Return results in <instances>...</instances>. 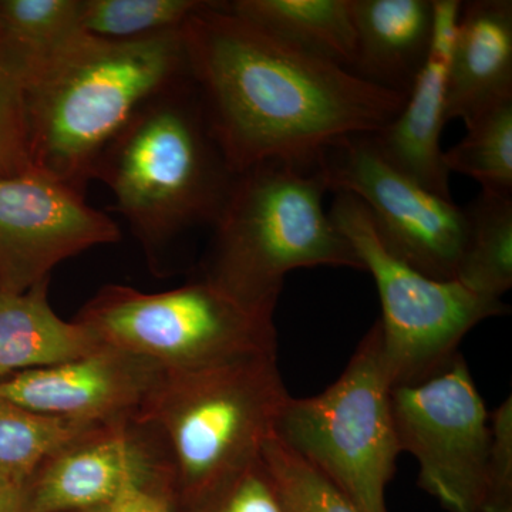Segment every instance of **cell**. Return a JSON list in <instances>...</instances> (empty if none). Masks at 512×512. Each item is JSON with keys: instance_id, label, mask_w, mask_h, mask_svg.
Returning a JSON list of instances; mask_svg holds the SVG:
<instances>
[{"instance_id": "cell-4", "label": "cell", "mask_w": 512, "mask_h": 512, "mask_svg": "<svg viewBox=\"0 0 512 512\" xmlns=\"http://www.w3.org/2000/svg\"><path fill=\"white\" fill-rule=\"evenodd\" d=\"M328 191L318 164L266 161L237 173L198 279L274 318L289 272L322 265L365 271L323 208Z\"/></svg>"}, {"instance_id": "cell-19", "label": "cell", "mask_w": 512, "mask_h": 512, "mask_svg": "<svg viewBox=\"0 0 512 512\" xmlns=\"http://www.w3.org/2000/svg\"><path fill=\"white\" fill-rule=\"evenodd\" d=\"M463 211L466 239L456 281L477 295L501 299L512 286V195L481 190Z\"/></svg>"}, {"instance_id": "cell-13", "label": "cell", "mask_w": 512, "mask_h": 512, "mask_svg": "<svg viewBox=\"0 0 512 512\" xmlns=\"http://www.w3.org/2000/svg\"><path fill=\"white\" fill-rule=\"evenodd\" d=\"M130 481L167 490L153 441L134 421L93 427L33 474L29 512L106 511Z\"/></svg>"}, {"instance_id": "cell-27", "label": "cell", "mask_w": 512, "mask_h": 512, "mask_svg": "<svg viewBox=\"0 0 512 512\" xmlns=\"http://www.w3.org/2000/svg\"><path fill=\"white\" fill-rule=\"evenodd\" d=\"M491 443L481 512H512V397L490 414Z\"/></svg>"}, {"instance_id": "cell-3", "label": "cell", "mask_w": 512, "mask_h": 512, "mask_svg": "<svg viewBox=\"0 0 512 512\" xmlns=\"http://www.w3.org/2000/svg\"><path fill=\"white\" fill-rule=\"evenodd\" d=\"M235 175L188 76L137 111L101 154L93 180L109 187L158 268L185 234L214 227Z\"/></svg>"}, {"instance_id": "cell-14", "label": "cell", "mask_w": 512, "mask_h": 512, "mask_svg": "<svg viewBox=\"0 0 512 512\" xmlns=\"http://www.w3.org/2000/svg\"><path fill=\"white\" fill-rule=\"evenodd\" d=\"M434 22L429 56L399 116L375 133L363 134L377 156L446 200L450 171L444 164L441 133L446 121L448 66L456 40L460 0H433Z\"/></svg>"}, {"instance_id": "cell-12", "label": "cell", "mask_w": 512, "mask_h": 512, "mask_svg": "<svg viewBox=\"0 0 512 512\" xmlns=\"http://www.w3.org/2000/svg\"><path fill=\"white\" fill-rule=\"evenodd\" d=\"M163 367L124 350L101 346L60 365L0 380V399L89 424L134 421Z\"/></svg>"}, {"instance_id": "cell-28", "label": "cell", "mask_w": 512, "mask_h": 512, "mask_svg": "<svg viewBox=\"0 0 512 512\" xmlns=\"http://www.w3.org/2000/svg\"><path fill=\"white\" fill-rule=\"evenodd\" d=\"M157 484L130 481L114 501L119 512H171L170 498Z\"/></svg>"}, {"instance_id": "cell-17", "label": "cell", "mask_w": 512, "mask_h": 512, "mask_svg": "<svg viewBox=\"0 0 512 512\" xmlns=\"http://www.w3.org/2000/svg\"><path fill=\"white\" fill-rule=\"evenodd\" d=\"M50 279L25 292H0V380L56 366L104 346L82 323L57 315Z\"/></svg>"}, {"instance_id": "cell-2", "label": "cell", "mask_w": 512, "mask_h": 512, "mask_svg": "<svg viewBox=\"0 0 512 512\" xmlns=\"http://www.w3.org/2000/svg\"><path fill=\"white\" fill-rule=\"evenodd\" d=\"M188 76L184 29L126 42L77 36L30 76L33 170L84 194L101 154L128 121Z\"/></svg>"}, {"instance_id": "cell-21", "label": "cell", "mask_w": 512, "mask_h": 512, "mask_svg": "<svg viewBox=\"0 0 512 512\" xmlns=\"http://www.w3.org/2000/svg\"><path fill=\"white\" fill-rule=\"evenodd\" d=\"M466 127V137L444 151L447 170L473 178L481 190L512 195V97L487 107Z\"/></svg>"}, {"instance_id": "cell-30", "label": "cell", "mask_w": 512, "mask_h": 512, "mask_svg": "<svg viewBox=\"0 0 512 512\" xmlns=\"http://www.w3.org/2000/svg\"><path fill=\"white\" fill-rule=\"evenodd\" d=\"M107 512H119V510H117L116 505L113 503L110 505V508L107 510Z\"/></svg>"}, {"instance_id": "cell-16", "label": "cell", "mask_w": 512, "mask_h": 512, "mask_svg": "<svg viewBox=\"0 0 512 512\" xmlns=\"http://www.w3.org/2000/svg\"><path fill=\"white\" fill-rule=\"evenodd\" d=\"M356 55L350 72L409 96L433 35V0H350Z\"/></svg>"}, {"instance_id": "cell-8", "label": "cell", "mask_w": 512, "mask_h": 512, "mask_svg": "<svg viewBox=\"0 0 512 512\" xmlns=\"http://www.w3.org/2000/svg\"><path fill=\"white\" fill-rule=\"evenodd\" d=\"M329 217L375 278L382 303L383 363L393 387L441 372L460 353L458 346L471 329L507 312L501 299L477 295L457 281L431 279L390 254L355 195L336 192Z\"/></svg>"}, {"instance_id": "cell-11", "label": "cell", "mask_w": 512, "mask_h": 512, "mask_svg": "<svg viewBox=\"0 0 512 512\" xmlns=\"http://www.w3.org/2000/svg\"><path fill=\"white\" fill-rule=\"evenodd\" d=\"M121 239L83 192L33 170L0 178V292H25L73 256Z\"/></svg>"}, {"instance_id": "cell-29", "label": "cell", "mask_w": 512, "mask_h": 512, "mask_svg": "<svg viewBox=\"0 0 512 512\" xmlns=\"http://www.w3.org/2000/svg\"><path fill=\"white\" fill-rule=\"evenodd\" d=\"M30 480L0 477V512H29Z\"/></svg>"}, {"instance_id": "cell-1", "label": "cell", "mask_w": 512, "mask_h": 512, "mask_svg": "<svg viewBox=\"0 0 512 512\" xmlns=\"http://www.w3.org/2000/svg\"><path fill=\"white\" fill-rule=\"evenodd\" d=\"M190 77L235 174L266 161L315 167L346 137L392 123L407 96L232 15L224 2L184 26Z\"/></svg>"}, {"instance_id": "cell-26", "label": "cell", "mask_w": 512, "mask_h": 512, "mask_svg": "<svg viewBox=\"0 0 512 512\" xmlns=\"http://www.w3.org/2000/svg\"><path fill=\"white\" fill-rule=\"evenodd\" d=\"M190 507L194 512H289L262 456Z\"/></svg>"}, {"instance_id": "cell-25", "label": "cell", "mask_w": 512, "mask_h": 512, "mask_svg": "<svg viewBox=\"0 0 512 512\" xmlns=\"http://www.w3.org/2000/svg\"><path fill=\"white\" fill-rule=\"evenodd\" d=\"M276 490L289 512H360L336 485L272 434L262 448Z\"/></svg>"}, {"instance_id": "cell-20", "label": "cell", "mask_w": 512, "mask_h": 512, "mask_svg": "<svg viewBox=\"0 0 512 512\" xmlns=\"http://www.w3.org/2000/svg\"><path fill=\"white\" fill-rule=\"evenodd\" d=\"M97 426L103 424L59 419L0 399V477L30 480L60 448Z\"/></svg>"}, {"instance_id": "cell-23", "label": "cell", "mask_w": 512, "mask_h": 512, "mask_svg": "<svg viewBox=\"0 0 512 512\" xmlns=\"http://www.w3.org/2000/svg\"><path fill=\"white\" fill-rule=\"evenodd\" d=\"M37 60L0 33V178L32 173L28 87Z\"/></svg>"}, {"instance_id": "cell-22", "label": "cell", "mask_w": 512, "mask_h": 512, "mask_svg": "<svg viewBox=\"0 0 512 512\" xmlns=\"http://www.w3.org/2000/svg\"><path fill=\"white\" fill-rule=\"evenodd\" d=\"M214 0H82L80 28L97 39L126 42L184 29Z\"/></svg>"}, {"instance_id": "cell-5", "label": "cell", "mask_w": 512, "mask_h": 512, "mask_svg": "<svg viewBox=\"0 0 512 512\" xmlns=\"http://www.w3.org/2000/svg\"><path fill=\"white\" fill-rule=\"evenodd\" d=\"M288 399L276 355L163 369L134 423L157 448L168 494L190 505L261 457Z\"/></svg>"}, {"instance_id": "cell-6", "label": "cell", "mask_w": 512, "mask_h": 512, "mask_svg": "<svg viewBox=\"0 0 512 512\" xmlns=\"http://www.w3.org/2000/svg\"><path fill=\"white\" fill-rule=\"evenodd\" d=\"M392 390L376 322L332 386L306 399L289 396L276 420V439L328 478L360 512H389L386 488L402 453Z\"/></svg>"}, {"instance_id": "cell-10", "label": "cell", "mask_w": 512, "mask_h": 512, "mask_svg": "<svg viewBox=\"0 0 512 512\" xmlns=\"http://www.w3.org/2000/svg\"><path fill=\"white\" fill-rule=\"evenodd\" d=\"M329 191L366 205L384 247L436 281H456L466 239L464 211L394 170L365 137L342 138L318 160Z\"/></svg>"}, {"instance_id": "cell-15", "label": "cell", "mask_w": 512, "mask_h": 512, "mask_svg": "<svg viewBox=\"0 0 512 512\" xmlns=\"http://www.w3.org/2000/svg\"><path fill=\"white\" fill-rule=\"evenodd\" d=\"M507 97H512V2L463 3L448 66L446 121L468 123Z\"/></svg>"}, {"instance_id": "cell-9", "label": "cell", "mask_w": 512, "mask_h": 512, "mask_svg": "<svg viewBox=\"0 0 512 512\" xmlns=\"http://www.w3.org/2000/svg\"><path fill=\"white\" fill-rule=\"evenodd\" d=\"M400 451L420 464L419 484L450 512H481L491 443L490 413L466 360L392 390Z\"/></svg>"}, {"instance_id": "cell-18", "label": "cell", "mask_w": 512, "mask_h": 512, "mask_svg": "<svg viewBox=\"0 0 512 512\" xmlns=\"http://www.w3.org/2000/svg\"><path fill=\"white\" fill-rule=\"evenodd\" d=\"M225 9L350 72L356 33L350 0H231Z\"/></svg>"}, {"instance_id": "cell-24", "label": "cell", "mask_w": 512, "mask_h": 512, "mask_svg": "<svg viewBox=\"0 0 512 512\" xmlns=\"http://www.w3.org/2000/svg\"><path fill=\"white\" fill-rule=\"evenodd\" d=\"M82 0H2L0 33L28 50L37 62L77 36Z\"/></svg>"}, {"instance_id": "cell-7", "label": "cell", "mask_w": 512, "mask_h": 512, "mask_svg": "<svg viewBox=\"0 0 512 512\" xmlns=\"http://www.w3.org/2000/svg\"><path fill=\"white\" fill-rule=\"evenodd\" d=\"M74 320L103 345L165 370L202 369L278 350L272 316L249 311L202 279L163 292L106 285Z\"/></svg>"}]
</instances>
